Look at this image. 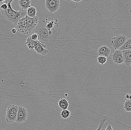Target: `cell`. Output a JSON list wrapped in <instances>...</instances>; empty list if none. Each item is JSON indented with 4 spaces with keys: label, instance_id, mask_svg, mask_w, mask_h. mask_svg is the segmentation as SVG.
I'll return each mask as SVG.
<instances>
[{
    "label": "cell",
    "instance_id": "obj_1",
    "mask_svg": "<svg viewBox=\"0 0 131 130\" xmlns=\"http://www.w3.org/2000/svg\"><path fill=\"white\" fill-rule=\"evenodd\" d=\"M45 24V19L39 21L38 24L32 33L36 34L38 37V41L49 49L50 47L55 42L57 32L56 28L52 30L47 29Z\"/></svg>",
    "mask_w": 131,
    "mask_h": 130
},
{
    "label": "cell",
    "instance_id": "obj_2",
    "mask_svg": "<svg viewBox=\"0 0 131 130\" xmlns=\"http://www.w3.org/2000/svg\"><path fill=\"white\" fill-rule=\"evenodd\" d=\"M13 0L8 1V8L6 10H1L2 17L11 24L17 25L19 20L27 15V10H20L15 11L12 8L11 4Z\"/></svg>",
    "mask_w": 131,
    "mask_h": 130
},
{
    "label": "cell",
    "instance_id": "obj_3",
    "mask_svg": "<svg viewBox=\"0 0 131 130\" xmlns=\"http://www.w3.org/2000/svg\"><path fill=\"white\" fill-rule=\"evenodd\" d=\"M127 38L124 34H118L112 38L111 41V46L115 50H118L125 43Z\"/></svg>",
    "mask_w": 131,
    "mask_h": 130
},
{
    "label": "cell",
    "instance_id": "obj_4",
    "mask_svg": "<svg viewBox=\"0 0 131 130\" xmlns=\"http://www.w3.org/2000/svg\"><path fill=\"white\" fill-rule=\"evenodd\" d=\"M26 16L19 20L16 26L18 31L24 34H30L29 26L27 21Z\"/></svg>",
    "mask_w": 131,
    "mask_h": 130
},
{
    "label": "cell",
    "instance_id": "obj_5",
    "mask_svg": "<svg viewBox=\"0 0 131 130\" xmlns=\"http://www.w3.org/2000/svg\"><path fill=\"white\" fill-rule=\"evenodd\" d=\"M45 7L50 13H55L60 6V1L59 0H46Z\"/></svg>",
    "mask_w": 131,
    "mask_h": 130
},
{
    "label": "cell",
    "instance_id": "obj_6",
    "mask_svg": "<svg viewBox=\"0 0 131 130\" xmlns=\"http://www.w3.org/2000/svg\"><path fill=\"white\" fill-rule=\"evenodd\" d=\"M28 115L27 111L25 108L22 106H19L16 122L18 123H22L26 122Z\"/></svg>",
    "mask_w": 131,
    "mask_h": 130
},
{
    "label": "cell",
    "instance_id": "obj_7",
    "mask_svg": "<svg viewBox=\"0 0 131 130\" xmlns=\"http://www.w3.org/2000/svg\"><path fill=\"white\" fill-rule=\"evenodd\" d=\"M112 60L117 65H120L124 63L123 58L122 51L114 50L112 55Z\"/></svg>",
    "mask_w": 131,
    "mask_h": 130
},
{
    "label": "cell",
    "instance_id": "obj_8",
    "mask_svg": "<svg viewBox=\"0 0 131 130\" xmlns=\"http://www.w3.org/2000/svg\"><path fill=\"white\" fill-rule=\"evenodd\" d=\"M34 50L38 54L42 56H45L49 53V49L38 41H36Z\"/></svg>",
    "mask_w": 131,
    "mask_h": 130
},
{
    "label": "cell",
    "instance_id": "obj_9",
    "mask_svg": "<svg viewBox=\"0 0 131 130\" xmlns=\"http://www.w3.org/2000/svg\"><path fill=\"white\" fill-rule=\"evenodd\" d=\"M111 50L108 47L105 45L101 46L98 48L97 54L98 56H102L105 57H108L111 53Z\"/></svg>",
    "mask_w": 131,
    "mask_h": 130
},
{
    "label": "cell",
    "instance_id": "obj_10",
    "mask_svg": "<svg viewBox=\"0 0 131 130\" xmlns=\"http://www.w3.org/2000/svg\"><path fill=\"white\" fill-rule=\"evenodd\" d=\"M124 63L127 66L131 65V50H126L122 51Z\"/></svg>",
    "mask_w": 131,
    "mask_h": 130
},
{
    "label": "cell",
    "instance_id": "obj_11",
    "mask_svg": "<svg viewBox=\"0 0 131 130\" xmlns=\"http://www.w3.org/2000/svg\"><path fill=\"white\" fill-rule=\"evenodd\" d=\"M18 3L20 8L23 10H27L31 7V2L29 0H20Z\"/></svg>",
    "mask_w": 131,
    "mask_h": 130
},
{
    "label": "cell",
    "instance_id": "obj_12",
    "mask_svg": "<svg viewBox=\"0 0 131 130\" xmlns=\"http://www.w3.org/2000/svg\"><path fill=\"white\" fill-rule=\"evenodd\" d=\"M17 114L9 113L6 112V120L8 123H12L16 122Z\"/></svg>",
    "mask_w": 131,
    "mask_h": 130
},
{
    "label": "cell",
    "instance_id": "obj_13",
    "mask_svg": "<svg viewBox=\"0 0 131 130\" xmlns=\"http://www.w3.org/2000/svg\"><path fill=\"white\" fill-rule=\"evenodd\" d=\"M58 105L59 107L63 109V110H66L68 108L69 103L68 101L66 99L61 98L58 102Z\"/></svg>",
    "mask_w": 131,
    "mask_h": 130
},
{
    "label": "cell",
    "instance_id": "obj_14",
    "mask_svg": "<svg viewBox=\"0 0 131 130\" xmlns=\"http://www.w3.org/2000/svg\"><path fill=\"white\" fill-rule=\"evenodd\" d=\"M36 9L33 6H31L27 10V15L29 17L35 18L36 17Z\"/></svg>",
    "mask_w": 131,
    "mask_h": 130
},
{
    "label": "cell",
    "instance_id": "obj_15",
    "mask_svg": "<svg viewBox=\"0 0 131 130\" xmlns=\"http://www.w3.org/2000/svg\"><path fill=\"white\" fill-rule=\"evenodd\" d=\"M36 42V41H32L29 36L26 39L25 44L27 45V47L29 50L32 51L34 50Z\"/></svg>",
    "mask_w": 131,
    "mask_h": 130
},
{
    "label": "cell",
    "instance_id": "obj_16",
    "mask_svg": "<svg viewBox=\"0 0 131 130\" xmlns=\"http://www.w3.org/2000/svg\"><path fill=\"white\" fill-rule=\"evenodd\" d=\"M127 50H131V38L127 39L125 43L118 50L122 51Z\"/></svg>",
    "mask_w": 131,
    "mask_h": 130
},
{
    "label": "cell",
    "instance_id": "obj_17",
    "mask_svg": "<svg viewBox=\"0 0 131 130\" xmlns=\"http://www.w3.org/2000/svg\"><path fill=\"white\" fill-rule=\"evenodd\" d=\"M18 110V107L15 105H11L8 107L7 109V112L9 113L17 114Z\"/></svg>",
    "mask_w": 131,
    "mask_h": 130
},
{
    "label": "cell",
    "instance_id": "obj_18",
    "mask_svg": "<svg viewBox=\"0 0 131 130\" xmlns=\"http://www.w3.org/2000/svg\"><path fill=\"white\" fill-rule=\"evenodd\" d=\"M123 108L126 111L131 112V100L126 101L124 104Z\"/></svg>",
    "mask_w": 131,
    "mask_h": 130
},
{
    "label": "cell",
    "instance_id": "obj_19",
    "mask_svg": "<svg viewBox=\"0 0 131 130\" xmlns=\"http://www.w3.org/2000/svg\"><path fill=\"white\" fill-rule=\"evenodd\" d=\"M60 115H61V117L63 118L66 119L70 117L71 113L69 110L66 109V110H63L61 112Z\"/></svg>",
    "mask_w": 131,
    "mask_h": 130
},
{
    "label": "cell",
    "instance_id": "obj_20",
    "mask_svg": "<svg viewBox=\"0 0 131 130\" xmlns=\"http://www.w3.org/2000/svg\"><path fill=\"white\" fill-rule=\"evenodd\" d=\"M97 61L98 63L103 65L107 62V59L106 57L102 56H98L97 58Z\"/></svg>",
    "mask_w": 131,
    "mask_h": 130
},
{
    "label": "cell",
    "instance_id": "obj_21",
    "mask_svg": "<svg viewBox=\"0 0 131 130\" xmlns=\"http://www.w3.org/2000/svg\"><path fill=\"white\" fill-rule=\"evenodd\" d=\"M106 118H102L101 119L100 122V125H99V127H98V129L96 130H101L102 129V127L104 126V123L106 121Z\"/></svg>",
    "mask_w": 131,
    "mask_h": 130
},
{
    "label": "cell",
    "instance_id": "obj_22",
    "mask_svg": "<svg viewBox=\"0 0 131 130\" xmlns=\"http://www.w3.org/2000/svg\"><path fill=\"white\" fill-rule=\"evenodd\" d=\"M30 38L31 39L32 41H38V37L36 34L35 33H31L30 34V36H29Z\"/></svg>",
    "mask_w": 131,
    "mask_h": 130
},
{
    "label": "cell",
    "instance_id": "obj_23",
    "mask_svg": "<svg viewBox=\"0 0 131 130\" xmlns=\"http://www.w3.org/2000/svg\"><path fill=\"white\" fill-rule=\"evenodd\" d=\"M129 96H130V94H125V96H124V98L126 101L129 100Z\"/></svg>",
    "mask_w": 131,
    "mask_h": 130
},
{
    "label": "cell",
    "instance_id": "obj_24",
    "mask_svg": "<svg viewBox=\"0 0 131 130\" xmlns=\"http://www.w3.org/2000/svg\"><path fill=\"white\" fill-rule=\"evenodd\" d=\"M105 130H113L112 126L111 125H108L107 126V127H106V129Z\"/></svg>",
    "mask_w": 131,
    "mask_h": 130
},
{
    "label": "cell",
    "instance_id": "obj_25",
    "mask_svg": "<svg viewBox=\"0 0 131 130\" xmlns=\"http://www.w3.org/2000/svg\"><path fill=\"white\" fill-rule=\"evenodd\" d=\"M11 31H12V33L15 34L16 33V32H17V30H16V29L13 28L12 29Z\"/></svg>",
    "mask_w": 131,
    "mask_h": 130
},
{
    "label": "cell",
    "instance_id": "obj_26",
    "mask_svg": "<svg viewBox=\"0 0 131 130\" xmlns=\"http://www.w3.org/2000/svg\"><path fill=\"white\" fill-rule=\"evenodd\" d=\"M72 1L74 2H77V3H78V2H81L82 1V0H75V1H74V0H72Z\"/></svg>",
    "mask_w": 131,
    "mask_h": 130
},
{
    "label": "cell",
    "instance_id": "obj_27",
    "mask_svg": "<svg viewBox=\"0 0 131 130\" xmlns=\"http://www.w3.org/2000/svg\"><path fill=\"white\" fill-rule=\"evenodd\" d=\"M129 100H131V94H130V96H129Z\"/></svg>",
    "mask_w": 131,
    "mask_h": 130
}]
</instances>
